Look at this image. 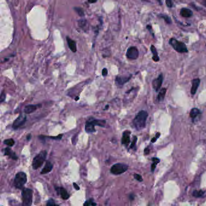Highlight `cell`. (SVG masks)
Masks as SVG:
<instances>
[{
	"mask_svg": "<svg viewBox=\"0 0 206 206\" xmlns=\"http://www.w3.org/2000/svg\"><path fill=\"white\" fill-rule=\"evenodd\" d=\"M148 117V113L146 111H140L133 120L132 123L136 130H140L144 129L146 126V120Z\"/></svg>",
	"mask_w": 206,
	"mask_h": 206,
	"instance_id": "obj_1",
	"label": "cell"
},
{
	"mask_svg": "<svg viewBox=\"0 0 206 206\" xmlns=\"http://www.w3.org/2000/svg\"><path fill=\"white\" fill-rule=\"evenodd\" d=\"M106 124V120H105L95 119H89L86 121L85 130L87 133H93L96 130L95 129L96 126H98L100 127H105Z\"/></svg>",
	"mask_w": 206,
	"mask_h": 206,
	"instance_id": "obj_2",
	"label": "cell"
},
{
	"mask_svg": "<svg viewBox=\"0 0 206 206\" xmlns=\"http://www.w3.org/2000/svg\"><path fill=\"white\" fill-rule=\"evenodd\" d=\"M22 205L30 206L32 204L33 190L29 188H24L22 190Z\"/></svg>",
	"mask_w": 206,
	"mask_h": 206,
	"instance_id": "obj_3",
	"label": "cell"
},
{
	"mask_svg": "<svg viewBox=\"0 0 206 206\" xmlns=\"http://www.w3.org/2000/svg\"><path fill=\"white\" fill-rule=\"evenodd\" d=\"M47 155V151H43L33 158L32 167L34 170H36L43 166V162L45 161Z\"/></svg>",
	"mask_w": 206,
	"mask_h": 206,
	"instance_id": "obj_4",
	"label": "cell"
},
{
	"mask_svg": "<svg viewBox=\"0 0 206 206\" xmlns=\"http://www.w3.org/2000/svg\"><path fill=\"white\" fill-rule=\"evenodd\" d=\"M27 181V175L24 172H19L16 174L14 179V185L16 189H22Z\"/></svg>",
	"mask_w": 206,
	"mask_h": 206,
	"instance_id": "obj_5",
	"label": "cell"
},
{
	"mask_svg": "<svg viewBox=\"0 0 206 206\" xmlns=\"http://www.w3.org/2000/svg\"><path fill=\"white\" fill-rule=\"evenodd\" d=\"M169 43L173 47L174 50L178 53H187L188 52L187 46L184 43L179 41L174 38L170 39Z\"/></svg>",
	"mask_w": 206,
	"mask_h": 206,
	"instance_id": "obj_6",
	"label": "cell"
},
{
	"mask_svg": "<svg viewBox=\"0 0 206 206\" xmlns=\"http://www.w3.org/2000/svg\"><path fill=\"white\" fill-rule=\"evenodd\" d=\"M128 169V166L126 164L122 163H117L114 164L111 169L110 172L114 175H120L125 172Z\"/></svg>",
	"mask_w": 206,
	"mask_h": 206,
	"instance_id": "obj_7",
	"label": "cell"
},
{
	"mask_svg": "<svg viewBox=\"0 0 206 206\" xmlns=\"http://www.w3.org/2000/svg\"><path fill=\"white\" fill-rule=\"evenodd\" d=\"M27 121V117L25 114H21L15 120L12 125V128L13 130H17L19 128L23 126Z\"/></svg>",
	"mask_w": 206,
	"mask_h": 206,
	"instance_id": "obj_8",
	"label": "cell"
},
{
	"mask_svg": "<svg viewBox=\"0 0 206 206\" xmlns=\"http://www.w3.org/2000/svg\"><path fill=\"white\" fill-rule=\"evenodd\" d=\"M126 56L128 59L131 60H135L139 57V52L136 47L132 46L127 50Z\"/></svg>",
	"mask_w": 206,
	"mask_h": 206,
	"instance_id": "obj_9",
	"label": "cell"
},
{
	"mask_svg": "<svg viewBox=\"0 0 206 206\" xmlns=\"http://www.w3.org/2000/svg\"><path fill=\"white\" fill-rule=\"evenodd\" d=\"M163 81V74H160L159 76L152 81V87L157 92L162 87Z\"/></svg>",
	"mask_w": 206,
	"mask_h": 206,
	"instance_id": "obj_10",
	"label": "cell"
},
{
	"mask_svg": "<svg viewBox=\"0 0 206 206\" xmlns=\"http://www.w3.org/2000/svg\"><path fill=\"white\" fill-rule=\"evenodd\" d=\"M131 77H132V75H130L128 77H126V76H117L116 77V79H115L116 84L117 85L122 86L130 80Z\"/></svg>",
	"mask_w": 206,
	"mask_h": 206,
	"instance_id": "obj_11",
	"label": "cell"
},
{
	"mask_svg": "<svg viewBox=\"0 0 206 206\" xmlns=\"http://www.w3.org/2000/svg\"><path fill=\"white\" fill-rule=\"evenodd\" d=\"M131 134L130 130H125L123 133L122 139H121V143L126 146H127L130 143V135Z\"/></svg>",
	"mask_w": 206,
	"mask_h": 206,
	"instance_id": "obj_12",
	"label": "cell"
},
{
	"mask_svg": "<svg viewBox=\"0 0 206 206\" xmlns=\"http://www.w3.org/2000/svg\"><path fill=\"white\" fill-rule=\"evenodd\" d=\"M200 79L197 78V79H194L192 81V88L190 89V93L192 94V95H195L197 91V89L199 87V85L200 84Z\"/></svg>",
	"mask_w": 206,
	"mask_h": 206,
	"instance_id": "obj_13",
	"label": "cell"
},
{
	"mask_svg": "<svg viewBox=\"0 0 206 206\" xmlns=\"http://www.w3.org/2000/svg\"><path fill=\"white\" fill-rule=\"evenodd\" d=\"M39 107H41V104L38 105H29L25 106L24 108V113L25 114H31L35 111Z\"/></svg>",
	"mask_w": 206,
	"mask_h": 206,
	"instance_id": "obj_14",
	"label": "cell"
},
{
	"mask_svg": "<svg viewBox=\"0 0 206 206\" xmlns=\"http://www.w3.org/2000/svg\"><path fill=\"white\" fill-rule=\"evenodd\" d=\"M66 42L68 43V46L70 50L73 52L76 53L77 52V45H76V41L71 39L69 36H66Z\"/></svg>",
	"mask_w": 206,
	"mask_h": 206,
	"instance_id": "obj_15",
	"label": "cell"
},
{
	"mask_svg": "<svg viewBox=\"0 0 206 206\" xmlns=\"http://www.w3.org/2000/svg\"><path fill=\"white\" fill-rule=\"evenodd\" d=\"M53 167V165L52 164V163L49 161H47L44 167L41 172V174L43 175V174H48V173L52 171Z\"/></svg>",
	"mask_w": 206,
	"mask_h": 206,
	"instance_id": "obj_16",
	"label": "cell"
},
{
	"mask_svg": "<svg viewBox=\"0 0 206 206\" xmlns=\"http://www.w3.org/2000/svg\"><path fill=\"white\" fill-rule=\"evenodd\" d=\"M4 155L8 156V157H9L11 159L15 160H16L18 159V157L16 155L15 152H13L11 149V148H10V146L5 148V149H4Z\"/></svg>",
	"mask_w": 206,
	"mask_h": 206,
	"instance_id": "obj_17",
	"label": "cell"
},
{
	"mask_svg": "<svg viewBox=\"0 0 206 206\" xmlns=\"http://www.w3.org/2000/svg\"><path fill=\"white\" fill-rule=\"evenodd\" d=\"M180 15L184 18H190L193 15V11L187 8H183L180 11Z\"/></svg>",
	"mask_w": 206,
	"mask_h": 206,
	"instance_id": "obj_18",
	"label": "cell"
},
{
	"mask_svg": "<svg viewBox=\"0 0 206 206\" xmlns=\"http://www.w3.org/2000/svg\"><path fill=\"white\" fill-rule=\"evenodd\" d=\"M57 190H59V192L57 191L58 194L61 196V198L64 199V200H66L70 198V195L67 192V191L66 190V189H64V187H58Z\"/></svg>",
	"mask_w": 206,
	"mask_h": 206,
	"instance_id": "obj_19",
	"label": "cell"
},
{
	"mask_svg": "<svg viewBox=\"0 0 206 206\" xmlns=\"http://www.w3.org/2000/svg\"><path fill=\"white\" fill-rule=\"evenodd\" d=\"M151 50L153 54V56H152L153 61L155 62H158L160 61V57L158 55V53H157V51L156 50L155 47L153 45L151 46Z\"/></svg>",
	"mask_w": 206,
	"mask_h": 206,
	"instance_id": "obj_20",
	"label": "cell"
},
{
	"mask_svg": "<svg viewBox=\"0 0 206 206\" xmlns=\"http://www.w3.org/2000/svg\"><path fill=\"white\" fill-rule=\"evenodd\" d=\"M166 88H162L160 93H158V95L157 96V100L158 102H161V101H163L164 98V97H165V95H166Z\"/></svg>",
	"mask_w": 206,
	"mask_h": 206,
	"instance_id": "obj_21",
	"label": "cell"
},
{
	"mask_svg": "<svg viewBox=\"0 0 206 206\" xmlns=\"http://www.w3.org/2000/svg\"><path fill=\"white\" fill-rule=\"evenodd\" d=\"M200 112H201L199 110V109L196 108H192L190 112V117L194 120L200 114Z\"/></svg>",
	"mask_w": 206,
	"mask_h": 206,
	"instance_id": "obj_22",
	"label": "cell"
},
{
	"mask_svg": "<svg viewBox=\"0 0 206 206\" xmlns=\"http://www.w3.org/2000/svg\"><path fill=\"white\" fill-rule=\"evenodd\" d=\"M158 17H160V18H162L163 20H164L165 22L168 24H171L172 23V21L171 18L167 15H164V14H160L158 15Z\"/></svg>",
	"mask_w": 206,
	"mask_h": 206,
	"instance_id": "obj_23",
	"label": "cell"
},
{
	"mask_svg": "<svg viewBox=\"0 0 206 206\" xmlns=\"http://www.w3.org/2000/svg\"><path fill=\"white\" fill-rule=\"evenodd\" d=\"M204 192L202 190H194L192 194V195L196 198H199L204 195Z\"/></svg>",
	"mask_w": 206,
	"mask_h": 206,
	"instance_id": "obj_24",
	"label": "cell"
},
{
	"mask_svg": "<svg viewBox=\"0 0 206 206\" xmlns=\"http://www.w3.org/2000/svg\"><path fill=\"white\" fill-rule=\"evenodd\" d=\"M4 143L6 145H7L8 146L11 147L15 144V141L13 139H6L4 141Z\"/></svg>",
	"mask_w": 206,
	"mask_h": 206,
	"instance_id": "obj_25",
	"label": "cell"
},
{
	"mask_svg": "<svg viewBox=\"0 0 206 206\" xmlns=\"http://www.w3.org/2000/svg\"><path fill=\"white\" fill-rule=\"evenodd\" d=\"M74 9L80 16H84L85 15L84 11L82 8H80V7H75Z\"/></svg>",
	"mask_w": 206,
	"mask_h": 206,
	"instance_id": "obj_26",
	"label": "cell"
},
{
	"mask_svg": "<svg viewBox=\"0 0 206 206\" xmlns=\"http://www.w3.org/2000/svg\"><path fill=\"white\" fill-rule=\"evenodd\" d=\"M96 205L97 204L94 201L93 199H89L87 200L84 204V206H96Z\"/></svg>",
	"mask_w": 206,
	"mask_h": 206,
	"instance_id": "obj_27",
	"label": "cell"
},
{
	"mask_svg": "<svg viewBox=\"0 0 206 206\" xmlns=\"http://www.w3.org/2000/svg\"><path fill=\"white\" fill-rule=\"evenodd\" d=\"M137 137L136 136H134V139H133V140H132L131 144H130V149H133L135 147V146L136 144V143H137Z\"/></svg>",
	"mask_w": 206,
	"mask_h": 206,
	"instance_id": "obj_28",
	"label": "cell"
},
{
	"mask_svg": "<svg viewBox=\"0 0 206 206\" xmlns=\"http://www.w3.org/2000/svg\"><path fill=\"white\" fill-rule=\"evenodd\" d=\"M46 205L47 206H57V205L55 203V202H54V201L53 199H50L47 201Z\"/></svg>",
	"mask_w": 206,
	"mask_h": 206,
	"instance_id": "obj_29",
	"label": "cell"
},
{
	"mask_svg": "<svg viewBox=\"0 0 206 206\" xmlns=\"http://www.w3.org/2000/svg\"><path fill=\"white\" fill-rule=\"evenodd\" d=\"M134 178H135V180H137L138 181H139V182L143 181V178H142V176H141V175H139V174H134Z\"/></svg>",
	"mask_w": 206,
	"mask_h": 206,
	"instance_id": "obj_30",
	"label": "cell"
},
{
	"mask_svg": "<svg viewBox=\"0 0 206 206\" xmlns=\"http://www.w3.org/2000/svg\"><path fill=\"white\" fill-rule=\"evenodd\" d=\"M166 4L169 8H172L174 6L172 0H166Z\"/></svg>",
	"mask_w": 206,
	"mask_h": 206,
	"instance_id": "obj_31",
	"label": "cell"
},
{
	"mask_svg": "<svg viewBox=\"0 0 206 206\" xmlns=\"http://www.w3.org/2000/svg\"><path fill=\"white\" fill-rule=\"evenodd\" d=\"M160 132H157V133L156 134L155 136L154 137H153L152 139V140H151V142H152V143H155V141H157V140L160 137Z\"/></svg>",
	"mask_w": 206,
	"mask_h": 206,
	"instance_id": "obj_32",
	"label": "cell"
},
{
	"mask_svg": "<svg viewBox=\"0 0 206 206\" xmlns=\"http://www.w3.org/2000/svg\"><path fill=\"white\" fill-rule=\"evenodd\" d=\"M6 97V94L4 92H2L1 94V98H0V100H1L0 102H1V103H2L5 100Z\"/></svg>",
	"mask_w": 206,
	"mask_h": 206,
	"instance_id": "obj_33",
	"label": "cell"
},
{
	"mask_svg": "<svg viewBox=\"0 0 206 206\" xmlns=\"http://www.w3.org/2000/svg\"><path fill=\"white\" fill-rule=\"evenodd\" d=\"M107 75H108V70H107V68H104L102 70V76L105 77V76H107Z\"/></svg>",
	"mask_w": 206,
	"mask_h": 206,
	"instance_id": "obj_34",
	"label": "cell"
},
{
	"mask_svg": "<svg viewBox=\"0 0 206 206\" xmlns=\"http://www.w3.org/2000/svg\"><path fill=\"white\" fill-rule=\"evenodd\" d=\"M152 160L153 163H155V164H157L160 163V161L159 158H156V157H153V158H152Z\"/></svg>",
	"mask_w": 206,
	"mask_h": 206,
	"instance_id": "obj_35",
	"label": "cell"
},
{
	"mask_svg": "<svg viewBox=\"0 0 206 206\" xmlns=\"http://www.w3.org/2000/svg\"><path fill=\"white\" fill-rule=\"evenodd\" d=\"M156 166H157V164H155V163H153L151 164V170L152 172H154V171H155V169L156 168Z\"/></svg>",
	"mask_w": 206,
	"mask_h": 206,
	"instance_id": "obj_36",
	"label": "cell"
},
{
	"mask_svg": "<svg viewBox=\"0 0 206 206\" xmlns=\"http://www.w3.org/2000/svg\"><path fill=\"white\" fill-rule=\"evenodd\" d=\"M150 152V149L148 147V148H146L144 150V155H148Z\"/></svg>",
	"mask_w": 206,
	"mask_h": 206,
	"instance_id": "obj_37",
	"label": "cell"
},
{
	"mask_svg": "<svg viewBox=\"0 0 206 206\" xmlns=\"http://www.w3.org/2000/svg\"><path fill=\"white\" fill-rule=\"evenodd\" d=\"M73 185H74V187L75 188V189L77 190H80V187H79V185L76 184V183H73Z\"/></svg>",
	"mask_w": 206,
	"mask_h": 206,
	"instance_id": "obj_38",
	"label": "cell"
},
{
	"mask_svg": "<svg viewBox=\"0 0 206 206\" xmlns=\"http://www.w3.org/2000/svg\"><path fill=\"white\" fill-rule=\"evenodd\" d=\"M98 1V0H88V2L91 4H94V3H96Z\"/></svg>",
	"mask_w": 206,
	"mask_h": 206,
	"instance_id": "obj_39",
	"label": "cell"
},
{
	"mask_svg": "<svg viewBox=\"0 0 206 206\" xmlns=\"http://www.w3.org/2000/svg\"><path fill=\"white\" fill-rule=\"evenodd\" d=\"M31 137H32V135L30 134H28L27 136V141H29L30 139H31Z\"/></svg>",
	"mask_w": 206,
	"mask_h": 206,
	"instance_id": "obj_40",
	"label": "cell"
},
{
	"mask_svg": "<svg viewBox=\"0 0 206 206\" xmlns=\"http://www.w3.org/2000/svg\"><path fill=\"white\" fill-rule=\"evenodd\" d=\"M134 196H135L133 194H131V195H130V200H133V199H134V198H135Z\"/></svg>",
	"mask_w": 206,
	"mask_h": 206,
	"instance_id": "obj_41",
	"label": "cell"
},
{
	"mask_svg": "<svg viewBox=\"0 0 206 206\" xmlns=\"http://www.w3.org/2000/svg\"><path fill=\"white\" fill-rule=\"evenodd\" d=\"M202 4L203 6H204L206 7V0H203L202 2Z\"/></svg>",
	"mask_w": 206,
	"mask_h": 206,
	"instance_id": "obj_42",
	"label": "cell"
},
{
	"mask_svg": "<svg viewBox=\"0 0 206 206\" xmlns=\"http://www.w3.org/2000/svg\"><path fill=\"white\" fill-rule=\"evenodd\" d=\"M109 108V105H107L106 107H105V109H107Z\"/></svg>",
	"mask_w": 206,
	"mask_h": 206,
	"instance_id": "obj_43",
	"label": "cell"
},
{
	"mask_svg": "<svg viewBox=\"0 0 206 206\" xmlns=\"http://www.w3.org/2000/svg\"><path fill=\"white\" fill-rule=\"evenodd\" d=\"M79 99V96H77V97H76V98H75V100H76V101L78 100Z\"/></svg>",
	"mask_w": 206,
	"mask_h": 206,
	"instance_id": "obj_44",
	"label": "cell"
},
{
	"mask_svg": "<svg viewBox=\"0 0 206 206\" xmlns=\"http://www.w3.org/2000/svg\"><path fill=\"white\" fill-rule=\"evenodd\" d=\"M158 1L160 2V5H162V2H161V0H158Z\"/></svg>",
	"mask_w": 206,
	"mask_h": 206,
	"instance_id": "obj_45",
	"label": "cell"
}]
</instances>
